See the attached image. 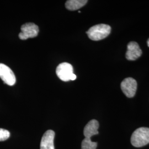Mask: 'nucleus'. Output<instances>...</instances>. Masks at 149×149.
<instances>
[{"instance_id": "11", "label": "nucleus", "mask_w": 149, "mask_h": 149, "mask_svg": "<svg viewBox=\"0 0 149 149\" xmlns=\"http://www.w3.org/2000/svg\"><path fill=\"white\" fill-rule=\"evenodd\" d=\"M97 143L91 141L90 138L84 139L81 143V149H96Z\"/></svg>"}, {"instance_id": "13", "label": "nucleus", "mask_w": 149, "mask_h": 149, "mask_svg": "<svg viewBox=\"0 0 149 149\" xmlns=\"http://www.w3.org/2000/svg\"><path fill=\"white\" fill-rule=\"evenodd\" d=\"M147 44H148V47H149V39L148 40V42H147Z\"/></svg>"}, {"instance_id": "4", "label": "nucleus", "mask_w": 149, "mask_h": 149, "mask_svg": "<svg viewBox=\"0 0 149 149\" xmlns=\"http://www.w3.org/2000/svg\"><path fill=\"white\" fill-rule=\"evenodd\" d=\"M21 32L19 34V38L21 40L36 37L39 33V28L33 23H27L22 25Z\"/></svg>"}, {"instance_id": "8", "label": "nucleus", "mask_w": 149, "mask_h": 149, "mask_svg": "<svg viewBox=\"0 0 149 149\" xmlns=\"http://www.w3.org/2000/svg\"><path fill=\"white\" fill-rule=\"evenodd\" d=\"M55 132L52 130H48L44 134L40 142V149H55L54 140Z\"/></svg>"}, {"instance_id": "1", "label": "nucleus", "mask_w": 149, "mask_h": 149, "mask_svg": "<svg viewBox=\"0 0 149 149\" xmlns=\"http://www.w3.org/2000/svg\"><path fill=\"white\" fill-rule=\"evenodd\" d=\"M111 27L105 24H97L91 27L86 32L88 38L94 41H98L107 37L111 33Z\"/></svg>"}, {"instance_id": "5", "label": "nucleus", "mask_w": 149, "mask_h": 149, "mask_svg": "<svg viewBox=\"0 0 149 149\" xmlns=\"http://www.w3.org/2000/svg\"><path fill=\"white\" fill-rule=\"evenodd\" d=\"M120 87L125 96L128 98H132L136 92L137 82L132 77H127L122 82Z\"/></svg>"}, {"instance_id": "12", "label": "nucleus", "mask_w": 149, "mask_h": 149, "mask_svg": "<svg viewBox=\"0 0 149 149\" xmlns=\"http://www.w3.org/2000/svg\"><path fill=\"white\" fill-rule=\"evenodd\" d=\"M10 133L4 129L0 128V141H5L10 138Z\"/></svg>"}, {"instance_id": "9", "label": "nucleus", "mask_w": 149, "mask_h": 149, "mask_svg": "<svg viewBox=\"0 0 149 149\" xmlns=\"http://www.w3.org/2000/svg\"><path fill=\"white\" fill-rule=\"evenodd\" d=\"M99 123L95 119L91 120L88 123L84 130V134L86 138H90L93 135L98 134Z\"/></svg>"}, {"instance_id": "6", "label": "nucleus", "mask_w": 149, "mask_h": 149, "mask_svg": "<svg viewBox=\"0 0 149 149\" xmlns=\"http://www.w3.org/2000/svg\"><path fill=\"white\" fill-rule=\"evenodd\" d=\"M0 78L7 85H14L16 84V76L12 70L5 64L0 63Z\"/></svg>"}, {"instance_id": "7", "label": "nucleus", "mask_w": 149, "mask_h": 149, "mask_svg": "<svg viewBox=\"0 0 149 149\" xmlns=\"http://www.w3.org/2000/svg\"><path fill=\"white\" fill-rule=\"evenodd\" d=\"M142 54V51L139 47L138 44L135 42H131L128 44L126 58L128 60L134 61L138 59Z\"/></svg>"}, {"instance_id": "10", "label": "nucleus", "mask_w": 149, "mask_h": 149, "mask_svg": "<svg viewBox=\"0 0 149 149\" xmlns=\"http://www.w3.org/2000/svg\"><path fill=\"white\" fill-rule=\"evenodd\" d=\"M87 0H69L65 3L66 8L70 11H75L85 5Z\"/></svg>"}, {"instance_id": "2", "label": "nucleus", "mask_w": 149, "mask_h": 149, "mask_svg": "<svg viewBox=\"0 0 149 149\" xmlns=\"http://www.w3.org/2000/svg\"><path fill=\"white\" fill-rule=\"evenodd\" d=\"M131 143L139 148L149 143V128L141 127L136 129L131 136Z\"/></svg>"}, {"instance_id": "3", "label": "nucleus", "mask_w": 149, "mask_h": 149, "mask_svg": "<svg viewBox=\"0 0 149 149\" xmlns=\"http://www.w3.org/2000/svg\"><path fill=\"white\" fill-rule=\"evenodd\" d=\"M73 71L72 66L68 63L59 64L56 70V73L59 79L65 82L76 79V76Z\"/></svg>"}]
</instances>
